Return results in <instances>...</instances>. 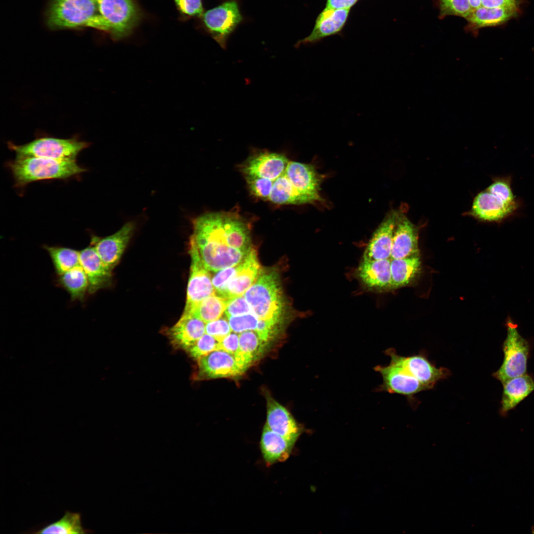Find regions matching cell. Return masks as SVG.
Returning a JSON list of instances; mask_svg holds the SVG:
<instances>
[{
	"label": "cell",
	"mask_w": 534,
	"mask_h": 534,
	"mask_svg": "<svg viewBox=\"0 0 534 534\" xmlns=\"http://www.w3.org/2000/svg\"><path fill=\"white\" fill-rule=\"evenodd\" d=\"M231 211L203 214L192 221L189 242L196 247L205 267L217 272L240 264L249 252L233 248L228 228Z\"/></svg>",
	"instance_id": "obj_1"
},
{
	"label": "cell",
	"mask_w": 534,
	"mask_h": 534,
	"mask_svg": "<svg viewBox=\"0 0 534 534\" xmlns=\"http://www.w3.org/2000/svg\"><path fill=\"white\" fill-rule=\"evenodd\" d=\"M46 17L52 30L91 28L108 33L96 0H51Z\"/></svg>",
	"instance_id": "obj_2"
},
{
	"label": "cell",
	"mask_w": 534,
	"mask_h": 534,
	"mask_svg": "<svg viewBox=\"0 0 534 534\" xmlns=\"http://www.w3.org/2000/svg\"><path fill=\"white\" fill-rule=\"evenodd\" d=\"M9 166L16 185L19 187L39 180L66 179L86 171L76 160L33 156L16 157Z\"/></svg>",
	"instance_id": "obj_3"
},
{
	"label": "cell",
	"mask_w": 534,
	"mask_h": 534,
	"mask_svg": "<svg viewBox=\"0 0 534 534\" xmlns=\"http://www.w3.org/2000/svg\"><path fill=\"white\" fill-rule=\"evenodd\" d=\"M258 319L283 323L285 304L279 277L274 270H262L243 294Z\"/></svg>",
	"instance_id": "obj_4"
},
{
	"label": "cell",
	"mask_w": 534,
	"mask_h": 534,
	"mask_svg": "<svg viewBox=\"0 0 534 534\" xmlns=\"http://www.w3.org/2000/svg\"><path fill=\"white\" fill-rule=\"evenodd\" d=\"M507 335L502 345L503 362L492 376L501 384L506 381L527 373L530 345L518 330V325L508 315L505 324Z\"/></svg>",
	"instance_id": "obj_5"
},
{
	"label": "cell",
	"mask_w": 534,
	"mask_h": 534,
	"mask_svg": "<svg viewBox=\"0 0 534 534\" xmlns=\"http://www.w3.org/2000/svg\"><path fill=\"white\" fill-rule=\"evenodd\" d=\"M89 145L76 138L52 137L38 138L23 145L8 143L9 148L15 152L16 157L33 156L59 160H76L78 154Z\"/></svg>",
	"instance_id": "obj_6"
},
{
	"label": "cell",
	"mask_w": 534,
	"mask_h": 534,
	"mask_svg": "<svg viewBox=\"0 0 534 534\" xmlns=\"http://www.w3.org/2000/svg\"><path fill=\"white\" fill-rule=\"evenodd\" d=\"M99 13L115 41L131 35L138 25L141 12L134 0H96Z\"/></svg>",
	"instance_id": "obj_7"
},
{
	"label": "cell",
	"mask_w": 534,
	"mask_h": 534,
	"mask_svg": "<svg viewBox=\"0 0 534 534\" xmlns=\"http://www.w3.org/2000/svg\"><path fill=\"white\" fill-rule=\"evenodd\" d=\"M200 19L207 32L225 49L229 36L242 21L243 16L237 0H227L204 12Z\"/></svg>",
	"instance_id": "obj_8"
},
{
	"label": "cell",
	"mask_w": 534,
	"mask_h": 534,
	"mask_svg": "<svg viewBox=\"0 0 534 534\" xmlns=\"http://www.w3.org/2000/svg\"><path fill=\"white\" fill-rule=\"evenodd\" d=\"M391 361L387 366L376 367L383 378L381 388L390 393L405 396L412 400L418 393L427 390L424 386L413 377L402 365L398 355L393 349L387 351Z\"/></svg>",
	"instance_id": "obj_9"
},
{
	"label": "cell",
	"mask_w": 534,
	"mask_h": 534,
	"mask_svg": "<svg viewBox=\"0 0 534 534\" xmlns=\"http://www.w3.org/2000/svg\"><path fill=\"white\" fill-rule=\"evenodd\" d=\"M289 161L282 153L256 150L241 165L240 170L246 180L259 179L270 181L284 172Z\"/></svg>",
	"instance_id": "obj_10"
},
{
	"label": "cell",
	"mask_w": 534,
	"mask_h": 534,
	"mask_svg": "<svg viewBox=\"0 0 534 534\" xmlns=\"http://www.w3.org/2000/svg\"><path fill=\"white\" fill-rule=\"evenodd\" d=\"M191 258L186 303L183 312H188L205 298L216 293L209 273L195 246L189 242Z\"/></svg>",
	"instance_id": "obj_11"
},
{
	"label": "cell",
	"mask_w": 534,
	"mask_h": 534,
	"mask_svg": "<svg viewBox=\"0 0 534 534\" xmlns=\"http://www.w3.org/2000/svg\"><path fill=\"white\" fill-rule=\"evenodd\" d=\"M521 206V200L508 202L486 189L474 198L472 213L483 222L500 223L515 216Z\"/></svg>",
	"instance_id": "obj_12"
},
{
	"label": "cell",
	"mask_w": 534,
	"mask_h": 534,
	"mask_svg": "<svg viewBox=\"0 0 534 534\" xmlns=\"http://www.w3.org/2000/svg\"><path fill=\"white\" fill-rule=\"evenodd\" d=\"M135 223L129 222L117 232L100 237L92 235L90 244L94 248L103 263L111 270L118 264L132 236Z\"/></svg>",
	"instance_id": "obj_13"
},
{
	"label": "cell",
	"mask_w": 534,
	"mask_h": 534,
	"mask_svg": "<svg viewBox=\"0 0 534 534\" xmlns=\"http://www.w3.org/2000/svg\"><path fill=\"white\" fill-rule=\"evenodd\" d=\"M197 362V377L199 379L236 378L245 372L237 364L234 355L222 350L212 352Z\"/></svg>",
	"instance_id": "obj_14"
},
{
	"label": "cell",
	"mask_w": 534,
	"mask_h": 534,
	"mask_svg": "<svg viewBox=\"0 0 534 534\" xmlns=\"http://www.w3.org/2000/svg\"><path fill=\"white\" fill-rule=\"evenodd\" d=\"M350 10L325 7L317 16L310 34L298 41L295 46L298 48L302 44H314L326 37L339 33L346 23Z\"/></svg>",
	"instance_id": "obj_15"
},
{
	"label": "cell",
	"mask_w": 534,
	"mask_h": 534,
	"mask_svg": "<svg viewBox=\"0 0 534 534\" xmlns=\"http://www.w3.org/2000/svg\"><path fill=\"white\" fill-rule=\"evenodd\" d=\"M206 323L194 314L183 312L179 320L166 332L174 348L184 351L206 333Z\"/></svg>",
	"instance_id": "obj_16"
},
{
	"label": "cell",
	"mask_w": 534,
	"mask_h": 534,
	"mask_svg": "<svg viewBox=\"0 0 534 534\" xmlns=\"http://www.w3.org/2000/svg\"><path fill=\"white\" fill-rule=\"evenodd\" d=\"M267 396V413L265 425L295 444L302 433V428L284 406L270 395Z\"/></svg>",
	"instance_id": "obj_17"
},
{
	"label": "cell",
	"mask_w": 534,
	"mask_h": 534,
	"mask_svg": "<svg viewBox=\"0 0 534 534\" xmlns=\"http://www.w3.org/2000/svg\"><path fill=\"white\" fill-rule=\"evenodd\" d=\"M400 360L404 368L419 381L427 390L432 389L439 381L447 378L450 371L444 367H437L428 358L423 352L403 356L399 355Z\"/></svg>",
	"instance_id": "obj_18"
},
{
	"label": "cell",
	"mask_w": 534,
	"mask_h": 534,
	"mask_svg": "<svg viewBox=\"0 0 534 534\" xmlns=\"http://www.w3.org/2000/svg\"><path fill=\"white\" fill-rule=\"evenodd\" d=\"M419 256L415 226L402 213L398 214L394 232L391 259Z\"/></svg>",
	"instance_id": "obj_19"
},
{
	"label": "cell",
	"mask_w": 534,
	"mask_h": 534,
	"mask_svg": "<svg viewBox=\"0 0 534 534\" xmlns=\"http://www.w3.org/2000/svg\"><path fill=\"white\" fill-rule=\"evenodd\" d=\"M80 264L88 278L89 294H93L110 285L112 270L103 263L91 245L80 251Z\"/></svg>",
	"instance_id": "obj_20"
},
{
	"label": "cell",
	"mask_w": 534,
	"mask_h": 534,
	"mask_svg": "<svg viewBox=\"0 0 534 534\" xmlns=\"http://www.w3.org/2000/svg\"><path fill=\"white\" fill-rule=\"evenodd\" d=\"M285 172L299 193L314 201L320 200L319 191L321 178L313 166L289 161Z\"/></svg>",
	"instance_id": "obj_21"
},
{
	"label": "cell",
	"mask_w": 534,
	"mask_h": 534,
	"mask_svg": "<svg viewBox=\"0 0 534 534\" xmlns=\"http://www.w3.org/2000/svg\"><path fill=\"white\" fill-rule=\"evenodd\" d=\"M356 273L361 282L369 290L383 291L393 289L391 259L362 260Z\"/></svg>",
	"instance_id": "obj_22"
},
{
	"label": "cell",
	"mask_w": 534,
	"mask_h": 534,
	"mask_svg": "<svg viewBox=\"0 0 534 534\" xmlns=\"http://www.w3.org/2000/svg\"><path fill=\"white\" fill-rule=\"evenodd\" d=\"M398 213L388 215L375 230L363 253L362 260L391 258L394 232Z\"/></svg>",
	"instance_id": "obj_23"
},
{
	"label": "cell",
	"mask_w": 534,
	"mask_h": 534,
	"mask_svg": "<svg viewBox=\"0 0 534 534\" xmlns=\"http://www.w3.org/2000/svg\"><path fill=\"white\" fill-rule=\"evenodd\" d=\"M262 270L257 251L253 248L237 265L236 273L227 285L225 298L231 299L243 295L256 281Z\"/></svg>",
	"instance_id": "obj_24"
},
{
	"label": "cell",
	"mask_w": 534,
	"mask_h": 534,
	"mask_svg": "<svg viewBox=\"0 0 534 534\" xmlns=\"http://www.w3.org/2000/svg\"><path fill=\"white\" fill-rule=\"evenodd\" d=\"M503 391L499 412L505 416L534 391V379L527 373L510 379L502 384Z\"/></svg>",
	"instance_id": "obj_25"
},
{
	"label": "cell",
	"mask_w": 534,
	"mask_h": 534,
	"mask_svg": "<svg viewBox=\"0 0 534 534\" xmlns=\"http://www.w3.org/2000/svg\"><path fill=\"white\" fill-rule=\"evenodd\" d=\"M260 448L267 466L284 462L289 457L294 444L265 425L260 440Z\"/></svg>",
	"instance_id": "obj_26"
},
{
	"label": "cell",
	"mask_w": 534,
	"mask_h": 534,
	"mask_svg": "<svg viewBox=\"0 0 534 534\" xmlns=\"http://www.w3.org/2000/svg\"><path fill=\"white\" fill-rule=\"evenodd\" d=\"M267 345L254 330L239 333L238 349L234 355L238 365L245 372L261 356Z\"/></svg>",
	"instance_id": "obj_27"
},
{
	"label": "cell",
	"mask_w": 534,
	"mask_h": 534,
	"mask_svg": "<svg viewBox=\"0 0 534 534\" xmlns=\"http://www.w3.org/2000/svg\"><path fill=\"white\" fill-rule=\"evenodd\" d=\"M516 7L488 8L484 6L472 10L466 18L473 29L501 24L516 16Z\"/></svg>",
	"instance_id": "obj_28"
},
{
	"label": "cell",
	"mask_w": 534,
	"mask_h": 534,
	"mask_svg": "<svg viewBox=\"0 0 534 534\" xmlns=\"http://www.w3.org/2000/svg\"><path fill=\"white\" fill-rule=\"evenodd\" d=\"M421 270V262L419 256L391 259L393 289L410 284L419 276Z\"/></svg>",
	"instance_id": "obj_29"
},
{
	"label": "cell",
	"mask_w": 534,
	"mask_h": 534,
	"mask_svg": "<svg viewBox=\"0 0 534 534\" xmlns=\"http://www.w3.org/2000/svg\"><path fill=\"white\" fill-rule=\"evenodd\" d=\"M85 534L93 533L91 530L84 528L82 523L81 513L67 510L58 520L44 525L41 528L32 529L24 533Z\"/></svg>",
	"instance_id": "obj_30"
},
{
	"label": "cell",
	"mask_w": 534,
	"mask_h": 534,
	"mask_svg": "<svg viewBox=\"0 0 534 534\" xmlns=\"http://www.w3.org/2000/svg\"><path fill=\"white\" fill-rule=\"evenodd\" d=\"M57 284L70 295L72 301L83 302L88 293V278L80 264L58 275Z\"/></svg>",
	"instance_id": "obj_31"
},
{
	"label": "cell",
	"mask_w": 534,
	"mask_h": 534,
	"mask_svg": "<svg viewBox=\"0 0 534 534\" xmlns=\"http://www.w3.org/2000/svg\"><path fill=\"white\" fill-rule=\"evenodd\" d=\"M43 248L48 253L57 275L80 265V251L59 246L45 245Z\"/></svg>",
	"instance_id": "obj_32"
},
{
	"label": "cell",
	"mask_w": 534,
	"mask_h": 534,
	"mask_svg": "<svg viewBox=\"0 0 534 534\" xmlns=\"http://www.w3.org/2000/svg\"><path fill=\"white\" fill-rule=\"evenodd\" d=\"M229 300L215 293L204 299L191 311L186 312L194 314L206 323L221 318Z\"/></svg>",
	"instance_id": "obj_33"
},
{
	"label": "cell",
	"mask_w": 534,
	"mask_h": 534,
	"mask_svg": "<svg viewBox=\"0 0 534 534\" xmlns=\"http://www.w3.org/2000/svg\"><path fill=\"white\" fill-rule=\"evenodd\" d=\"M219 344V342L215 338L205 333L185 351L191 358L197 361L218 350Z\"/></svg>",
	"instance_id": "obj_34"
},
{
	"label": "cell",
	"mask_w": 534,
	"mask_h": 534,
	"mask_svg": "<svg viewBox=\"0 0 534 534\" xmlns=\"http://www.w3.org/2000/svg\"><path fill=\"white\" fill-rule=\"evenodd\" d=\"M511 183L512 177L510 176L497 177L494 178L487 189L506 202H517L520 200L514 195Z\"/></svg>",
	"instance_id": "obj_35"
},
{
	"label": "cell",
	"mask_w": 534,
	"mask_h": 534,
	"mask_svg": "<svg viewBox=\"0 0 534 534\" xmlns=\"http://www.w3.org/2000/svg\"><path fill=\"white\" fill-rule=\"evenodd\" d=\"M472 11L469 0H440V17L454 15L465 19Z\"/></svg>",
	"instance_id": "obj_36"
},
{
	"label": "cell",
	"mask_w": 534,
	"mask_h": 534,
	"mask_svg": "<svg viewBox=\"0 0 534 534\" xmlns=\"http://www.w3.org/2000/svg\"><path fill=\"white\" fill-rule=\"evenodd\" d=\"M227 318L232 331L236 333L249 330L255 331L259 320L257 316L252 312L241 315L230 316Z\"/></svg>",
	"instance_id": "obj_37"
},
{
	"label": "cell",
	"mask_w": 534,
	"mask_h": 534,
	"mask_svg": "<svg viewBox=\"0 0 534 534\" xmlns=\"http://www.w3.org/2000/svg\"><path fill=\"white\" fill-rule=\"evenodd\" d=\"M180 16L184 19L199 17L204 13L202 0H173Z\"/></svg>",
	"instance_id": "obj_38"
},
{
	"label": "cell",
	"mask_w": 534,
	"mask_h": 534,
	"mask_svg": "<svg viewBox=\"0 0 534 534\" xmlns=\"http://www.w3.org/2000/svg\"><path fill=\"white\" fill-rule=\"evenodd\" d=\"M237 265L228 267L217 271L212 278L216 294L225 298L227 285L236 273Z\"/></svg>",
	"instance_id": "obj_39"
},
{
	"label": "cell",
	"mask_w": 534,
	"mask_h": 534,
	"mask_svg": "<svg viewBox=\"0 0 534 534\" xmlns=\"http://www.w3.org/2000/svg\"><path fill=\"white\" fill-rule=\"evenodd\" d=\"M282 324L269 320L259 319L255 331L260 339L268 345L280 332Z\"/></svg>",
	"instance_id": "obj_40"
},
{
	"label": "cell",
	"mask_w": 534,
	"mask_h": 534,
	"mask_svg": "<svg viewBox=\"0 0 534 534\" xmlns=\"http://www.w3.org/2000/svg\"><path fill=\"white\" fill-rule=\"evenodd\" d=\"M205 329L206 333L213 336L219 342L232 332L228 321L221 318L206 323Z\"/></svg>",
	"instance_id": "obj_41"
},
{
	"label": "cell",
	"mask_w": 534,
	"mask_h": 534,
	"mask_svg": "<svg viewBox=\"0 0 534 534\" xmlns=\"http://www.w3.org/2000/svg\"><path fill=\"white\" fill-rule=\"evenodd\" d=\"M250 306L243 295L229 299L224 313L227 318L252 312Z\"/></svg>",
	"instance_id": "obj_42"
},
{
	"label": "cell",
	"mask_w": 534,
	"mask_h": 534,
	"mask_svg": "<svg viewBox=\"0 0 534 534\" xmlns=\"http://www.w3.org/2000/svg\"><path fill=\"white\" fill-rule=\"evenodd\" d=\"M239 347V335L232 331L222 341L219 342L218 350L224 351L235 355Z\"/></svg>",
	"instance_id": "obj_43"
},
{
	"label": "cell",
	"mask_w": 534,
	"mask_h": 534,
	"mask_svg": "<svg viewBox=\"0 0 534 534\" xmlns=\"http://www.w3.org/2000/svg\"><path fill=\"white\" fill-rule=\"evenodd\" d=\"M483 6L488 8L516 7L518 8L519 0H481Z\"/></svg>",
	"instance_id": "obj_44"
},
{
	"label": "cell",
	"mask_w": 534,
	"mask_h": 534,
	"mask_svg": "<svg viewBox=\"0 0 534 534\" xmlns=\"http://www.w3.org/2000/svg\"><path fill=\"white\" fill-rule=\"evenodd\" d=\"M358 0H327L325 7L334 9H348L353 6Z\"/></svg>",
	"instance_id": "obj_45"
},
{
	"label": "cell",
	"mask_w": 534,
	"mask_h": 534,
	"mask_svg": "<svg viewBox=\"0 0 534 534\" xmlns=\"http://www.w3.org/2000/svg\"><path fill=\"white\" fill-rule=\"evenodd\" d=\"M469 2L472 10L482 6L481 0H469Z\"/></svg>",
	"instance_id": "obj_46"
},
{
	"label": "cell",
	"mask_w": 534,
	"mask_h": 534,
	"mask_svg": "<svg viewBox=\"0 0 534 534\" xmlns=\"http://www.w3.org/2000/svg\"><path fill=\"white\" fill-rule=\"evenodd\" d=\"M532 532L533 534H534V526H533L532 528Z\"/></svg>",
	"instance_id": "obj_47"
}]
</instances>
